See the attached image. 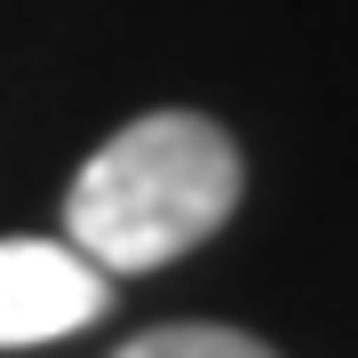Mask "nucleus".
I'll return each mask as SVG.
<instances>
[{
	"mask_svg": "<svg viewBox=\"0 0 358 358\" xmlns=\"http://www.w3.org/2000/svg\"><path fill=\"white\" fill-rule=\"evenodd\" d=\"M239 207V152L199 112L128 120L80 167L64 199V239L96 271H159L199 247Z\"/></svg>",
	"mask_w": 358,
	"mask_h": 358,
	"instance_id": "1",
	"label": "nucleus"
},
{
	"mask_svg": "<svg viewBox=\"0 0 358 358\" xmlns=\"http://www.w3.org/2000/svg\"><path fill=\"white\" fill-rule=\"evenodd\" d=\"M112 303V271H96L72 239H0V350L80 334Z\"/></svg>",
	"mask_w": 358,
	"mask_h": 358,
	"instance_id": "2",
	"label": "nucleus"
},
{
	"mask_svg": "<svg viewBox=\"0 0 358 358\" xmlns=\"http://www.w3.org/2000/svg\"><path fill=\"white\" fill-rule=\"evenodd\" d=\"M120 358H271V350L255 334H231V327H152Z\"/></svg>",
	"mask_w": 358,
	"mask_h": 358,
	"instance_id": "3",
	"label": "nucleus"
}]
</instances>
